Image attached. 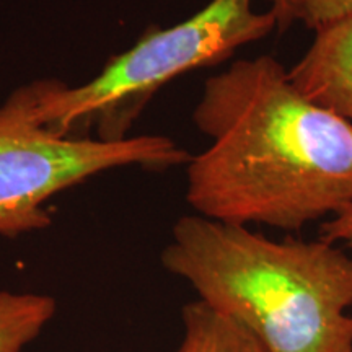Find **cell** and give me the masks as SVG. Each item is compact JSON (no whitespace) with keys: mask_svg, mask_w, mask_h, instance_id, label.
<instances>
[{"mask_svg":"<svg viewBox=\"0 0 352 352\" xmlns=\"http://www.w3.org/2000/svg\"><path fill=\"white\" fill-rule=\"evenodd\" d=\"M271 8L276 12L277 20H279V25H277V28H279L280 32H284V30L287 28V26L294 21L292 12H290L289 0H272V7Z\"/></svg>","mask_w":352,"mask_h":352,"instance_id":"cell-10","label":"cell"},{"mask_svg":"<svg viewBox=\"0 0 352 352\" xmlns=\"http://www.w3.org/2000/svg\"><path fill=\"white\" fill-rule=\"evenodd\" d=\"M192 121L209 139L186 165L197 215L298 232L352 204V126L303 95L274 57L209 77Z\"/></svg>","mask_w":352,"mask_h":352,"instance_id":"cell-1","label":"cell"},{"mask_svg":"<svg viewBox=\"0 0 352 352\" xmlns=\"http://www.w3.org/2000/svg\"><path fill=\"white\" fill-rule=\"evenodd\" d=\"M294 20L316 32L333 21L352 15V0H289Z\"/></svg>","mask_w":352,"mask_h":352,"instance_id":"cell-8","label":"cell"},{"mask_svg":"<svg viewBox=\"0 0 352 352\" xmlns=\"http://www.w3.org/2000/svg\"><path fill=\"white\" fill-rule=\"evenodd\" d=\"M191 157L165 135L104 142L56 134L39 120L34 82L26 83L0 104V236L46 230L47 202L91 176L124 166L162 171Z\"/></svg>","mask_w":352,"mask_h":352,"instance_id":"cell-4","label":"cell"},{"mask_svg":"<svg viewBox=\"0 0 352 352\" xmlns=\"http://www.w3.org/2000/svg\"><path fill=\"white\" fill-rule=\"evenodd\" d=\"M51 296L0 290V352H21L56 315Z\"/></svg>","mask_w":352,"mask_h":352,"instance_id":"cell-7","label":"cell"},{"mask_svg":"<svg viewBox=\"0 0 352 352\" xmlns=\"http://www.w3.org/2000/svg\"><path fill=\"white\" fill-rule=\"evenodd\" d=\"M182 320L183 338L176 352H270L248 329L201 300L184 305Z\"/></svg>","mask_w":352,"mask_h":352,"instance_id":"cell-6","label":"cell"},{"mask_svg":"<svg viewBox=\"0 0 352 352\" xmlns=\"http://www.w3.org/2000/svg\"><path fill=\"white\" fill-rule=\"evenodd\" d=\"M321 239L352 252V204L321 223Z\"/></svg>","mask_w":352,"mask_h":352,"instance_id":"cell-9","label":"cell"},{"mask_svg":"<svg viewBox=\"0 0 352 352\" xmlns=\"http://www.w3.org/2000/svg\"><path fill=\"white\" fill-rule=\"evenodd\" d=\"M253 2L210 0L182 23L144 33L82 85L70 87L56 78L34 80L39 120L67 138L127 139L132 124L166 83L223 63L241 46L277 28L276 12H256Z\"/></svg>","mask_w":352,"mask_h":352,"instance_id":"cell-3","label":"cell"},{"mask_svg":"<svg viewBox=\"0 0 352 352\" xmlns=\"http://www.w3.org/2000/svg\"><path fill=\"white\" fill-rule=\"evenodd\" d=\"M162 264L270 352H352V256L320 240L184 215Z\"/></svg>","mask_w":352,"mask_h":352,"instance_id":"cell-2","label":"cell"},{"mask_svg":"<svg viewBox=\"0 0 352 352\" xmlns=\"http://www.w3.org/2000/svg\"><path fill=\"white\" fill-rule=\"evenodd\" d=\"M287 74L303 95L352 126V15L316 30Z\"/></svg>","mask_w":352,"mask_h":352,"instance_id":"cell-5","label":"cell"}]
</instances>
